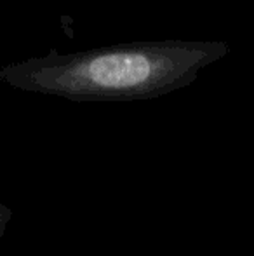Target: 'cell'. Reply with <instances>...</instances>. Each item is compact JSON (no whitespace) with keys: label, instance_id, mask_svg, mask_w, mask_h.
Here are the masks:
<instances>
[{"label":"cell","instance_id":"cell-1","mask_svg":"<svg viewBox=\"0 0 254 256\" xmlns=\"http://www.w3.org/2000/svg\"><path fill=\"white\" fill-rule=\"evenodd\" d=\"M150 58L138 52H113L98 56L87 64L84 78L99 91H131L152 77Z\"/></svg>","mask_w":254,"mask_h":256},{"label":"cell","instance_id":"cell-2","mask_svg":"<svg viewBox=\"0 0 254 256\" xmlns=\"http://www.w3.org/2000/svg\"><path fill=\"white\" fill-rule=\"evenodd\" d=\"M10 220H12V209H10L9 206L0 202V239H2L3 234H5Z\"/></svg>","mask_w":254,"mask_h":256}]
</instances>
